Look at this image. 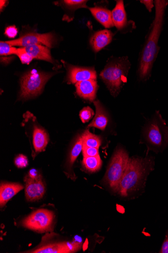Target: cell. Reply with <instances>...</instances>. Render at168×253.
Here are the masks:
<instances>
[{"label":"cell","mask_w":168,"mask_h":253,"mask_svg":"<svg viewBox=\"0 0 168 253\" xmlns=\"http://www.w3.org/2000/svg\"><path fill=\"white\" fill-rule=\"evenodd\" d=\"M168 4V1L166 0H157L154 2L155 18L140 57L138 73L142 80H147L151 77L154 63L160 49L158 43Z\"/></svg>","instance_id":"1"},{"label":"cell","mask_w":168,"mask_h":253,"mask_svg":"<svg viewBox=\"0 0 168 253\" xmlns=\"http://www.w3.org/2000/svg\"><path fill=\"white\" fill-rule=\"evenodd\" d=\"M154 158L130 159L127 169L117 193L124 198H132L145 188L147 178L154 169Z\"/></svg>","instance_id":"2"},{"label":"cell","mask_w":168,"mask_h":253,"mask_svg":"<svg viewBox=\"0 0 168 253\" xmlns=\"http://www.w3.org/2000/svg\"><path fill=\"white\" fill-rule=\"evenodd\" d=\"M143 141L148 152H162L168 146V126L159 111H156L143 131Z\"/></svg>","instance_id":"3"},{"label":"cell","mask_w":168,"mask_h":253,"mask_svg":"<svg viewBox=\"0 0 168 253\" xmlns=\"http://www.w3.org/2000/svg\"><path fill=\"white\" fill-rule=\"evenodd\" d=\"M131 64L127 57L119 58L109 63L100 76L111 93L116 96L127 81Z\"/></svg>","instance_id":"4"},{"label":"cell","mask_w":168,"mask_h":253,"mask_svg":"<svg viewBox=\"0 0 168 253\" xmlns=\"http://www.w3.org/2000/svg\"><path fill=\"white\" fill-rule=\"evenodd\" d=\"M129 160L128 153L122 148L118 149L113 154L104 177L105 183L113 192H117Z\"/></svg>","instance_id":"5"},{"label":"cell","mask_w":168,"mask_h":253,"mask_svg":"<svg viewBox=\"0 0 168 253\" xmlns=\"http://www.w3.org/2000/svg\"><path fill=\"white\" fill-rule=\"evenodd\" d=\"M53 75L34 71L24 75L21 79L20 98L28 99L40 94L45 84Z\"/></svg>","instance_id":"6"},{"label":"cell","mask_w":168,"mask_h":253,"mask_svg":"<svg viewBox=\"0 0 168 253\" xmlns=\"http://www.w3.org/2000/svg\"><path fill=\"white\" fill-rule=\"evenodd\" d=\"M54 219L55 214L53 211L40 209L24 219L21 225L33 231L43 233L52 231Z\"/></svg>","instance_id":"7"},{"label":"cell","mask_w":168,"mask_h":253,"mask_svg":"<svg viewBox=\"0 0 168 253\" xmlns=\"http://www.w3.org/2000/svg\"><path fill=\"white\" fill-rule=\"evenodd\" d=\"M54 42L55 38L52 33H31L24 35L19 39L7 41L6 42L12 46H21L22 48L40 44H43L47 47L52 48Z\"/></svg>","instance_id":"8"},{"label":"cell","mask_w":168,"mask_h":253,"mask_svg":"<svg viewBox=\"0 0 168 253\" xmlns=\"http://www.w3.org/2000/svg\"><path fill=\"white\" fill-rule=\"evenodd\" d=\"M25 193L28 201L34 202L42 198L45 193V187L42 177L33 179L27 175L25 178Z\"/></svg>","instance_id":"9"},{"label":"cell","mask_w":168,"mask_h":253,"mask_svg":"<svg viewBox=\"0 0 168 253\" xmlns=\"http://www.w3.org/2000/svg\"><path fill=\"white\" fill-rule=\"evenodd\" d=\"M97 74L93 68L71 66L68 73V83L76 84L87 80H97Z\"/></svg>","instance_id":"10"},{"label":"cell","mask_w":168,"mask_h":253,"mask_svg":"<svg viewBox=\"0 0 168 253\" xmlns=\"http://www.w3.org/2000/svg\"><path fill=\"white\" fill-rule=\"evenodd\" d=\"M76 93L81 98L90 101H94L97 97L98 85L97 81L87 80L76 84Z\"/></svg>","instance_id":"11"},{"label":"cell","mask_w":168,"mask_h":253,"mask_svg":"<svg viewBox=\"0 0 168 253\" xmlns=\"http://www.w3.org/2000/svg\"><path fill=\"white\" fill-rule=\"evenodd\" d=\"M112 33L104 30L95 33L91 37L90 43L93 50L98 52L106 47L112 41Z\"/></svg>","instance_id":"12"},{"label":"cell","mask_w":168,"mask_h":253,"mask_svg":"<svg viewBox=\"0 0 168 253\" xmlns=\"http://www.w3.org/2000/svg\"><path fill=\"white\" fill-rule=\"evenodd\" d=\"M23 189V186L19 183H1L0 188V205L1 208Z\"/></svg>","instance_id":"13"},{"label":"cell","mask_w":168,"mask_h":253,"mask_svg":"<svg viewBox=\"0 0 168 253\" xmlns=\"http://www.w3.org/2000/svg\"><path fill=\"white\" fill-rule=\"evenodd\" d=\"M94 104L96 108V115L88 127H93L104 130L108 122L107 114L99 101L94 102Z\"/></svg>","instance_id":"14"},{"label":"cell","mask_w":168,"mask_h":253,"mask_svg":"<svg viewBox=\"0 0 168 253\" xmlns=\"http://www.w3.org/2000/svg\"><path fill=\"white\" fill-rule=\"evenodd\" d=\"M114 26L119 30L123 29L127 24V19L124 1H116L115 8L111 12Z\"/></svg>","instance_id":"15"},{"label":"cell","mask_w":168,"mask_h":253,"mask_svg":"<svg viewBox=\"0 0 168 253\" xmlns=\"http://www.w3.org/2000/svg\"><path fill=\"white\" fill-rule=\"evenodd\" d=\"M93 16L106 28L113 27L111 12L104 7H95L89 8Z\"/></svg>","instance_id":"16"},{"label":"cell","mask_w":168,"mask_h":253,"mask_svg":"<svg viewBox=\"0 0 168 253\" xmlns=\"http://www.w3.org/2000/svg\"><path fill=\"white\" fill-rule=\"evenodd\" d=\"M24 48L33 59L54 62L50 50L47 47L41 44H35Z\"/></svg>","instance_id":"17"},{"label":"cell","mask_w":168,"mask_h":253,"mask_svg":"<svg viewBox=\"0 0 168 253\" xmlns=\"http://www.w3.org/2000/svg\"><path fill=\"white\" fill-rule=\"evenodd\" d=\"M49 142V137L42 128L35 126L33 135V143L35 151L37 153L43 151Z\"/></svg>","instance_id":"18"},{"label":"cell","mask_w":168,"mask_h":253,"mask_svg":"<svg viewBox=\"0 0 168 253\" xmlns=\"http://www.w3.org/2000/svg\"><path fill=\"white\" fill-rule=\"evenodd\" d=\"M31 253H70L67 243H59L45 245L34 250Z\"/></svg>","instance_id":"19"},{"label":"cell","mask_w":168,"mask_h":253,"mask_svg":"<svg viewBox=\"0 0 168 253\" xmlns=\"http://www.w3.org/2000/svg\"><path fill=\"white\" fill-rule=\"evenodd\" d=\"M102 164L100 155L95 157H85L83 158L82 165L88 172L94 173L100 170Z\"/></svg>","instance_id":"20"},{"label":"cell","mask_w":168,"mask_h":253,"mask_svg":"<svg viewBox=\"0 0 168 253\" xmlns=\"http://www.w3.org/2000/svg\"><path fill=\"white\" fill-rule=\"evenodd\" d=\"M83 146L99 149L101 144V137L95 135L89 130H86L82 135Z\"/></svg>","instance_id":"21"},{"label":"cell","mask_w":168,"mask_h":253,"mask_svg":"<svg viewBox=\"0 0 168 253\" xmlns=\"http://www.w3.org/2000/svg\"><path fill=\"white\" fill-rule=\"evenodd\" d=\"M83 146L82 137V136H80L77 138L70 152L67 163L68 168H71L73 166L80 153L82 151Z\"/></svg>","instance_id":"22"},{"label":"cell","mask_w":168,"mask_h":253,"mask_svg":"<svg viewBox=\"0 0 168 253\" xmlns=\"http://www.w3.org/2000/svg\"><path fill=\"white\" fill-rule=\"evenodd\" d=\"M87 2L84 0H65L63 3L70 9H77L81 8H88L86 6Z\"/></svg>","instance_id":"23"},{"label":"cell","mask_w":168,"mask_h":253,"mask_svg":"<svg viewBox=\"0 0 168 253\" xmlns=\"http://www.w3.org/2000/svg\"><path fill=\"white\" fill-rule=\"evenodd\" d=\"M17 50V48L12 47V45L8 44L6 42L1 41L0 42V55L1 56L16 55Z\"/></svg>","instance_id":"24"},{"label":"cell","mask_w":168,"mask_h":253,"mask_svg":"<svg viewBox=\"0 0 168 253\" xmlns=\"http://www.w3.org/2000/svg\"><path fill=\"white\" fill-rule=\"evenodd\" d=\"M94 115L93 110L90 107L84 108L80 112V117L83 123L88 122Z\"/></svg>","instance_id":"25"},{"label":"cell","mask_w":168,"mask_h":253,"mask_svg":"<svg viewBox=\"0 0 168 253\" xmlns=\"http://www.w3.org/2000/svg\"><path fill=\"white\" fill-rule=\"evenodd\" d=\"M16 55L23 64H29L33 59L24 48L17 49Z\"/></svg>","instance_id":"26"},{"label":"cell","mask_w":168,"mask_h":253,"mask_svg":"<svg viewBox=\"0 0 168 253\" xmlns=\"http://www.w3.org/2000/svg\"><path fill=\"white\" fill-rule=\"evenodd\" d=\"M15 165L19 169L26 168L29 165L28 158L23 155H19L15 159Z\"/></svg>","instance_id":"27"},{"label":"cell","mask_w":168,"mask_h":253,"mask_svg":"<svg viewBox=\"0 0 168 253\" xmlns=\"http://www.w3.org/2000/svg\"><path fill=\"white\" fill-rule=\"evenodd\" d=\"M82 152L84 157H95L100 155L99 150L97 148L83 146Z\"/></svg>","instance_id":"28"},{"label":"cell","mask_w":168,"mask_h":253,"mask_svg":"<svg viewBox=\"0 0 168 253\" xmlns=\"http://www.w3.org/2000/svg\"><path fill=\"white\" fill-rule=\"evenodd\" d=\"M18 30L15 26L7 27L5 32V34L9 38H14L17 35Z\"/></svg>","instance_id":"29"},{"label":"cell","mask_w":168,"mask_h":253,"mask_svg":"<svg viewBox=\"0 0 168 253\" xmlns=\"http://www.w3.org/2000/svg\"><path fill=\"white\" fill-rule=\"evenodd\" d=\"M160 253H168V233L166 236L162 246Z\"/></svg>","instance_id":"30"},{"label":"cell","mask_w":168,"mask_h":253,"mask_svg":"<svg viewBox=\"0 0 168 253\" xmlns=\"http://www.w3.org/2000/svg\"><path fill=\"white\" fill-rule=\"evenodd\" d=\"M140 2L146 6V8L150 12L152 11V9L155 6V4H154V1H150V0H149V1H146V0H145V1H140Z\"/></svg>","instance_id":"31"},{"label":"cell","mask_w":168,"mask_h":253,"mask_svg":"<svg viewBox=\"0 0 168 253\" xmlns=\"http://www.w3.org/2000/svg\"><path fill=\"white\" fill-rule=\"evenodd\" d=\"M28 175L33 179H38L42 177L41 175L38 173L37 170L35 169L31 170Z\"/></svg>","instance_id":"32"},{"label":"cell","mask_w":168,"mask_h":253,"mask_svg":"<svg viewBox=\"0 0 168 253\" xmlns=\"http://www.w3.org/2000/svg\"><path fill=\"white\" fill-rule=\"evenodd\" d=\"M0 3H1V11H2L3 9V8H4L6 6L7 1H2V0H1V1H0Z\"/></svg>","instance_id":"33"}]
</instances>
